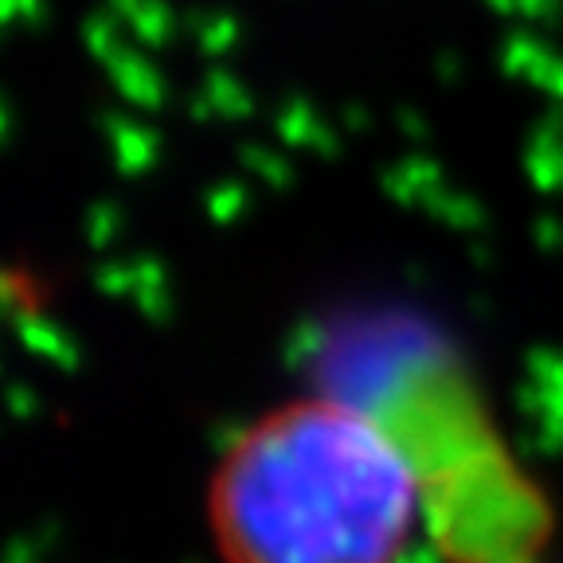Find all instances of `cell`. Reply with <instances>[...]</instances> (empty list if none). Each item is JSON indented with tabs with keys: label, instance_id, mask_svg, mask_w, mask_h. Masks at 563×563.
Here are the masks:
<instances>
[{
	"label": "cell",
	"instance_id": "cell-1",
	"mask_svg": "<svg viewBox=\"0 0 563 563\" xmlns=\"http://www.w3.org/2000/svg\"><path fill=\"white\" fill-rule=\"evenodd\" d=\"M203 517L220 563H404L431 537L411 446L349 387L274 404L231 434Z\"/></svg>",
	"mask_w": 563,
	"mask_h": 563
}]
</instances>
